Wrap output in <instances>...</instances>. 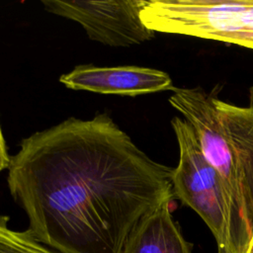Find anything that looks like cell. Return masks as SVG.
<instances>
[{
    "label": "cell",
    "mask_w": 253,
    "mask_h": 253,
    "mask_svg": "<svg viewBox=\"0 0 253 253\" xmlns=\"http://www.w3.org/2000/svg\"><path fill=\"white\" fill-rule=\"evenodd\" d=\"M8 170L29 230L60 253H121L134 226L174 198L173 169L148 157L106 113L24 138Z\"/></svg>",
    "instance_id": "cell-1"
},
{
    "label": "cell",
    "mask_w": 253,
    "mask_h": 253,
    "mask_svg": "<svg viewBox=\"0 0 253 253\" xmlns=\"http://www.w3.org/2000/svg\"><path fill=\"white\" fill-rule=\"evenodd\" d=\"M170 105L192 126L218 171L249 231H253V86L247 106L226 103L200 87L175 88Z\"/></svg>",
    "instance_id": "cell-2"
},
{
    "label": "cell",
    "mask_w": 253,
    "mask_h": 253,
    "mask_svg": "<svg viewBox=\"0 0 253 253\" xmlns=\"http://www.w3.org/2000/svg\"><path fill=\"white\" fill-rule=\"evenodd\" d=\"M171 124L179 145V162L172 172L174 197L203 218L218 253H246L250 231L225 182L203 153L192 126L179 117Z\"/></svg>",
    "instance_id": "cell-3"
},
{
    "label": "cell",
    "mask_w": 253,
    "mask_h": 253,
    "mask_svg": "<svg viewBox=\"0 0 253 253\" xmlns=\"http://www.w3.org/2000/svg\"><path fill=\"white\" fill-rule=\"evenodd\" d=\"M140 18L151 31L253 49V0H150Z\"/></svg>",
    "instance_id": "cell-4"
},
{
    "label": "cell",
    "mask_w": 253,
    "mask_h": 253,
    "mask_svg": "<svg viewBox=\"0 0 253 253\" xmlns=\"http://www.w3.org/2000/svg\"><path fill=\"white\" fill-rule=\"evenodd\" d=\"M42 3L46 11L79 23L92 41L106 45L130 46L149 41L155 35L140 18L145 0H43Z\"/></svg>",
    "instance_id": "cell-5"
},
{
    "label": "cell",
    "mask_w": 253,
    "mask_h": 253,
    "mask_svg": "<svg viewBox=\"0 0 253 253\" xmlns=\"http://www.w3.org/2000/svg\"><path fill=\"white\" fill-rule=\"evenodd\" d=\"M59 81L69 89L130 97L175 89L166 72L140 66L79 65Z\"/></svg>",
    "instance_id": "cell-6"
},
{
    "label": "cell",
    "mask_w": 253,
    "mask_h": 253,
    "mask_svg": "<svg viewBox=\"0 0 253 253\" xmlns=\"http://www.w3.org/2000/svg\"><path fill=\"white\" fill-rule=\"evenodd\" d=\"M121 253H191L170 211V202L146 214L128 234Z\"/></svg>",
    "instance_id": "cell-7"
},
{
    "label": "cell",
    "mask_w": 253,
    "mask_h": 253,
    "mask_svg": "<svg viewBox=\"0 0 253 253\" xmlns=\"http://www.w3.org/2000/svg\"><path fill=\"white\" fill-rule=\"evenodd\" d=\"M9 217L0 215V253H54L41 243L27 229L17 231L9 228Z\"/></svg>",
    "instance_id": "cell-8"
},
{
    "label": "cell",
    "mask_w": 253,
    "mask_h": 253,
    "mask_svg": "<svg viewBox=\"0 0 253 253\" xmlns=\"http://www.w3.org/2000/svg\"><path fill=\"white\" fill-rule=\"evenodd\" d=\"M9 164H10V157L8 156V153H7L5 139L0 126V172L3 169L8 168Z\"/></svg>",
    "instance_id": "cell-9"
}]
</instances>
